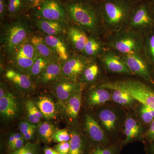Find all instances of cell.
Listing matches in <instances>:
<instances>
[{"label": "cell", "instance_id": "15", "mask_svg": "<svg viewBox=\"0 0 154 154\" xmlns=\"http://www.w3.org/2000/svg\"><path fill=\"white\" fill-rule=\"evenodd\" d=\"M64 22L46 19H37L35 24L38 29L47 35L56 36L64 33L66 28Z\"/></svg>", "mask_w": 154, "mask_h": 154}, {"label": "cell", "instance_id": "1", "mask_svg": "<svg viewBox=\"0 0 154 154\" xmlns=\"http://www.w3.org/2000/svg\"><path fill=\"white\" fill-rule=\"evenodd\" d=\"M134 5L132 0H103L99 11L108 28L118 29L129 22Z\"/></svg>", "mask_w": 154, "mask_h": 154}, {"label": "cell", "instance_id": "33", "mask_svg": "<svg viewBox=\"0 0 154 154\" xmlns=\"http://www.w3.org/2000/svg\"><path fill=\"white\" fill-rule=\"evenodd\" d=\"M99 72V66L96 64H94L87 67L84 70L83 72V77L86 81L91 82L96 79Z\"/></svg>", "mask_w": 154, "mask_h": 154}, {"label": "cell", "instance_id": "5", "mask_svg": "<svg viewBox=\"0 0 154 154\" xmlns=\"http://www.w3.org/2000/svg\"><path fill=\"white\" fill-rule=\"evenodd\" d=\"M28 31L27 25L20 20L9 25L5 33V45L7 51L14 53L17 47L27 39Z\"/></svg>", "mask_w": 154, "mask_h": 154}, {"label": "cell", "instance_id": "3", "mask_svg": "<svg viewBox=\"0 0 154 154\" xmlns=\"http://www.w3.org/2000/svg\"><path fill=\"white\" fill-rule=\"evenodd\" d=\"M106 87L108 89L125 91L134 100L154 110V91L140 81L125 80L108 82Z\"/></svg>", "mask_w": 154, "mask_h": 154}, {"label": "cell", "instance_id": "23", "mask_svg": "<svg viewBox=\"0 0 154 154\" xmlns=\"http://www.w3.org/2000/svg\"><path fill=\"white\" fill-rule=\"evenodd\" d=\"M109 92L104 88H99L90 92L88 97V103L91 105L96 106L104 104L110 100Z\"/></svg>", "mask_w": 154, "mask_h": 154}, {"label": "cell", "instance_id": "42", "mask_svg": "<svg viewBox=\"0 0 154 154\" xmlns=\"http://www.w3.org/2000/svg\"><path fill=\"white\" fill-rule=\"evenodd\" d=\"M22 138H23V135L21 133H16L11 135L9 138L8 141V146L14 143V142L17 140Z\"/></svg>", "mask_w": 154, "mask_h": 154}, {"label": "cell", "instance_id": "21", "mask_svg": "<svg viewBox=\"0 0 154 154\" xmlns=\"http://www.w3.org/2000/svg\"><path fill=\"white\" fill-rule=\"evenodd\" d=\"M5 77L20 89L28 90L32 87V82L30 78L17 71L9 69L6 72Z\"/></svg>", "mask_w": 154, "mask_h": 154}, {"label": "cell", "instance_id": "14", "mask_svg": "<svg viewBox=\"0 0 154 154\" xmlns=\"http://www.w3.org/2000/svg\"><path fill=\"white\" fill-rule=\"evenodd\" d=\"M30 40L40 56L45 59L49 63L57 62V60L59 58L48 45L44 38L33 35Z\"/></svg>", "mask_w": 154, "mask_h": 154}, {"label": "cell", "instance_id": "30", "mask_svg": "<svg viewBox=\"0 0 154 154\" xmlns=\"http://www.w3.org/2000/svg\"><path fill=\"white\" fill-rule=\"evenodd\" d=\"M113 91L112 99L119 105H130L134 101V99L127 92L119 90Z\"/></svg>", "mask_w": 154, "mask_h": 154}, {"label": "cell", "instance_id": "35", "mask_svg": "<svg viewBox=\"0 0 154 154\" xmlns=\"http://www.w3.org/2000/svg\"><path fill=\"white\" fill-rule=\"evenodd\" d=\"M52 141L57 143L69 141L70 134L66 129H58L54 131L52 136Z\"/></svg>", "mask_w": 154, "mask_h": 154}, {"label": "cell", "instance_id": "25", "mask_svg": "<svg viewBox=\"0 0 154 154\" xmlns=\"http://www.w3.org/2000/svg\"><path fill=\"white\" fill-rule=\"evenodd\" d=\"M14 53V55L24 56L34 60L40 56L30 40L27 39L17 47Z\"/></svg>", "mask_w": 154, "mask_h": 154}, {"label": "cell", "instance_id": "24", "mask_svg": "<svg viewBox=\"0 0 154 154\" xmlns=\"http://www.w3.org/2000/svg\"><path fill=\"white\" fill-rule=\"evenodd\" d=\"M141 128L137 122L131 117L127 118L125 123L124 132L125 139L124 143H128L140 133Z\"/></svg>", "mask_w": 154, "mask_h": 154}, {"label": "cell", "instance_id": "38", "mask_svg": "<svg viewBox=\"0 0 154 154\" xmlns=\"http://www.w3.org/2000/svg\"><path fill=\"white\" fill-rule=\"evenodd\" d=\"M54 149L59 154H69L70 149L69 141L58 143L54 146Z\"/></svg>", "mask_w": 154, "mask_h": 154}, {"label": "cell", "instance_id": "39", "mask_svg": "<svg viewBox=\"0 0 154 154\" xmlns=\"http://www.w3.org/2000/svg\"><path fill=\"white\" fill-rule=\"evenodd\" d=\"M36 127L35 124L31 123L30 122H28L24 121L20 123L19 129L20 133L23 135V134L29 131L30 130L36 128Z\"/></svg>", "mask_w": 154, "mask_h": 154}, {"label": "cell", "instance_id": "8", "mask_svg": "<svg viewBox=\"0 0 154 154\" xmlns=\"http://www.w3.org/2000/svg\"><path fill=\"white\" fill-rule=\"evenodd\" d=\"M87 60L81 56H73L65 61L62 66L63 78L75 81L87 67Z\"/></svg>", "mask_w": 154, "mask_h": 154}, {"label": "cell", "instance_id": "44", "mask_svg": "<svg viewBox=\"0 0 154 154\" xmlns=\"http://www.w3.org/2000/svg\"><path fill=\"white\" fill-rule=\"evenodd\" d=\"M149 48L152 59L154 62V34L152 35L149 39Z\"/></svg>", "mask_w": 154, "mask_h": 154}, {"label": "cell", "instance_id": "11", "mask_svg": "<svg viewBox=\"0 0 154 154\" xmlns=\"http://www.w3.org/2000/svg\"><path fill=\"white\" fill-rule=\"evenodd\" d=\"M80 88L74 81L63 78L56 84L54 91L59 99L66 101Z\"/></svg>", "mask_w": 154, "mask_h": 154}, {"label": "cell", "instance_id": "16", "mask_svg": "<svg viewBox=\"0 0 154 154\" xmlns=\"http://www.w3.org/2000/svg\"><path fill=\"white\" fill-rule=\"evenodd\" d=\"M68 36L75 49L83 52L89 38L85 31L78 27H70L68 30Z\"/></svg>", "mask_w": 154, "mask_h": 154}, {"label": "cell", "instance_id": "47", "mask_svg": "<svg viewBox=\"0 0 154 154\" xmlns=\"http://www.w3.org/2000/svg\"><path fill=\"white\" fill-rule=\"evenodd\" d=\"M35 131V128H33L30 130L28 132L23 134V137L24 139L26 140H30L33 137Z\"/></svg>", "mask_w": 154, "mask_h": 154}, {"label": "cell", "instance_id": "50", "mask_svg": "<svg viewBox=\"0 0 154 154\" xmlns=\"http://www.w3.org/2000/svg\"><path fill=\"white\" fill-rule=\"evenodd\" d=\"M150 154H154V142L152 144L150 148Z\"/></svg>", "mask_w": 154, "mask_h": 154}, {"label": "cell", "instance_id": "41", "mask_svg": "<svg viewBox=\"0 0 154 154\" xmlns=\"http://www.w3.org/2000/svg\"><path fill=\"white\" fill-rule=\"evenodd\" d=\"M24 138L19 139L15 141V142L8 146L9 148L11 150V152L14 151L21 149L24 145H25V140Z\"/></svg>", "mask_w": 154, "mask_h": 154}, {"label": "cell", "instance_id": "46", "mask_svg": "<svg viewBox=\"0 0 154 154\" xmlns=\"http://www.w3.org/2000/svg\"><path fill=\"white\" fill-rule=\"evenodd\" d=\"M7 5H6L5 0H0V16L3 17L5 13Z\"/></svg>", "mask_w": 154, "mask_h": 154}, {"label": "cell", "instance_id": "9", "mask_svg": "<svg viewBox=\"0 0 154 154\" xmlns=\"http://www.w3.org/2000/svg\"><path fill=\"white\" fill-rule=\"evenodd\" d=\"M152 22L151 16L146 5H135L130 19L131 26L135 29H140L149 25Z\"/></svg>", "mask_w": 154, "mask_h": 154}, {"label": "cell", "instance_id": "29", "mask_svg": "<svg viewBox=\"0 0 154 154\" xmlns=\"http://www.w3.org/2000/svg\"><path fill=\"white\" fill-rule=\"evenodd\" d=\"M27 5L26 0H8L7 5V11L11 17L19 15Z\"/></svg>", "mask_w": 154, "mask_h": 154}, {"label": "cell", "instance_id": "26", "mask_svg": "<svg viewBox=\"0 0 154 154\" xmlns=\"http://www.w3.org/2000/svg\"><path fill=\"white\" fill-rule=\"evenodd\" d=\"M99 119L106 129L110 132L114 131L117 118L115 113L109 109L102 110L99 114Z\"/></svg>", "mask_w": 154, "mask_h": 154}, {"label": "cell", "instance_id": "31", "mask_svg": "<svg viewBox=\"0 0 154 154\" xmlns=\"http://www.w3.org/2000/svg\"><path fill=\"white\" fill-rule=\"evenodd\" d=\"M49 63L44 58L38 56L34 61L33 65L28 70L30 75L33 76H38L47 66Z\"/></svg>", "mask_w": 154, "mask_h": 154}, {"label": "cell", "instance_id": "17", "mask_svg": "<svg viewBox=\"0 0 154 154\" xmlns=\"http://www.w3.org/2000/svg\"><path fill=\"white\" fill-rule=\"evenodd\" d=\"M61 71L62 66L58 62L50 63L38 76L37 82L45 84L55 81L61 75Z\"/></svg>", "mask_w": 154, "mask_h": 154}, {"label": "cell", "instance_id": "28", "mask_svg": "<svg viewBox=\"0 0 154 154\" xmlns=\"http://www.w3.org/2000/svg\"><path fill=\"white\" fill-rule=\"evenodd\" d=\"M54 131V125L47 122L41 123L38 127L39 134L47 143H51L52 141V136Z\"/></svg>", "mask_w": 154, "mask_h": 154}, {"label": "cell", "instance_id": "45", "mask_svg": "<svg viewBox=\"0 0 154 154\" xmlns=\"http://www.w3.org/2000/svg\"><path fill=\"white\" fill-rule=\"evenodd\" d=\"M43 0H26L27 5L31 8H37Z\"/></svg>", "mask_w": 154, "mask_h": 154}, {"label": "cell", "instance_id": "36", "mask_svg": "<svg viewBox=\"0 0 154 154\" xmlns=\"http://www.w3.org/2000/svg\"><path fill=\"white\" fill-rule=\"evenodd\" d=\"M14 60L16 64L20 68L23 69H29L35 60L24 56L14 55Z\"/></svg>", "mask_w": 154, "mask_h": 154}, {"label": "cell", "instance_id": "49", "mask_svg": "<svg viewBox=\"0 0 154 154\" xmlns=\"http://www.w3.org/2000/svg\"><path fill=\"white\" fill-rule=\"evenodd\" d=\"M8 92H7L6 91L5 88L4 87L2 84L1 83V88H0V98H2L5 96L6 94H8Z\"/></svg>", "mask_w": 154, "mask_h": 154}, {"label": "cell", "instance_id": "48", "mask_svg": "<svg viewBox=\"0 0 154 154\" xmlns=\"http://www.w3.org/2000/svg\"><path fill=\"white\" fill-rule=\"evenodd\" d=\"M44 154H59L55 149L48 147L44 149Z\"/></svg>", "mask_w": 154, "mask_h": 154}, {"label": "cell", "instance_id": "32", "mask_svg": "<svg viewBox=\"0 0 154 154\" xmlns=\"http://www.w3.org/2000/svg\"><path fill=\"white\" fill-rule=\"evenodd\" d=\"M101 45L99 42L93 37H89L83 52L88 56H94L99 52Z\"/></svg>", "mask_w": 154, "mask_h": 154}, {"label": "cell", "instance_id": "13", "mask_svg": "<svg viewBox=\"0 0 154 154\" xmlns=\"http://www.w3.org/2000/svg\"><path fill=\"white\" fill-rule=\"evenodd\" d=\"M85 126L88 135L94 141L103 143L106 141L104 131L93 116L88 114L86 115Z\"/></svg>", "mask_w": 154, "mask_h": 154}, {"label": "cell", "instance_id": "10", "mask_svg": "<svg viewBox=\"0 0 154 154\" xmlns=\"http://www.w3.org/2000/svg\"><path fill=\"white\" fill-rule=\"evenodd\" d=\"M102 60L110 71L117 73L133 74L128 67L121 57L113 53L107 52L102 57Z\"/></svg>", "mask_w": 154, "mask_h": 154}, {"label": "cell", "instance_id": "12", "mask_svg": "<svg viewBox=\"0 0 154 154\" xmlns=\"http://www.w3.org/2000/svg\"><path fill=\"white\" fill-rule=\"evenodd\" d=\"M18 107L15 97L8 93L2 98H0V113L5 119L14 118L18 113Z\"/></svg>", "mask_w": 154, "mask_h": 154}, {"label": "cell", "instance_id": "20", "mask_svg": "<svg viewBox=\"0 0 154 154\" xmlns=\"http://www.w3.org/2000/svg\"><path fill=\"white\" fill-rule=\"evenodd\" d=\"M70 149L69 154H86L88 143L80 134L75 131L70 132Z\"/></svg>", "mask_w": 154, "mask_h": 154}, {"label": "cell", "instance_id": "4", "mask_svg": "<svg viewBox=\"0 0 154 154\" xmlns=\"http://www.w3.org/2000/svg\"><path fill=\"white\" fill-rule=\"evenodd\" d=\"M113 48L122 54L139 53L142 47V42L139 35L129 31L119 32L110 41Z\"/></svg>", "mask_w": 154, "mask_h": 154}, {"label": "cell", "instance_id": "2", "mask_svg": "<svg viewBox=\"0 0 154 154\" xmlns=\"http://www.w3.org/2000/svg\"><path fill=\"white\" fill-rule=\"evenodd\" d=\"M66 11L71 19L89 31L95 32L98 28L99 14L87 2L75 1L69 3Z\"/></svg>", "mask_w": 154, "mask_h": 154}, {"label": "cell", "instance_id": "37", "mask_svg": "<svg viewBox=\"0 0 154 154\" xmlns=\"http://www.w3.org/2000/svg\"><path fill=\"white\" fill-rule=\"evenodd\" d=\"M140 115L145 123H151L154 119V110L148 106L143 105L140 109Z\"/></svg>", "mask_w": 154, "mask_h": 154}, {"label": "cell", "instance_id": "43", "mask_svg": "<svg viewBox=\"0 0 154 154\" xmlns=\"http://www.w3.org/2000/svg\"><path fill=\"white\" fill-rule=\"evenodd\" d=\"M146 135L149 140L154 142V119L151 123L150 126L146 133Z\"/></svg>", "mask_w": 154, "mask_h": 154}, {"label": "cell", "instance_id": "19", "mask_svg": "<svg viewBox=\"0 0 154 154\" xmlns=\"http://www.w3.org/2000/svg\"><path fill=\"white\" fill-rule=\"evenodd\" d=\"M82 98V91L80 88L68 99L66 112L69 118L71 119L77 118L81 109Z\"/></svg>", "mask_w": 154, "mask_h": 154}, {"label": "cell", "instance_id": "6", "mask_svg": "<svg viewBox=\"0 0 154 154\" xmlns=\"http://www.w3.org/2000/svg\"><path fill=\"white\" fill-rule=\"evenodd\" d=\"M65 9L57 0H43L37 7L36 17L37 19L64 22L66 21Z\"/></svg>", "mask_w": 154, "mask_h": 154}, {"label": "cell", "instance_id": "22", "mask_svg": "<svg viewBox=\"0 0 154 154\" xmlns=\"http://www.w3.org/2000/svg\"><path fill=\"white\" fill-rule=\"evenodd\" d=\"M42 115L48 119L55 118V108L54 102L47 96H42L39 98L36 103Z\"/></svg>", "mask_w": 154, "mask_h": 154}, {"label": "cell", "instance_id": "34", "mask_svg": "<svg viewBox=\"0 0 154 154\" xmlns=\"http://www.w3.org/2000/svg\"><path fill=\"white\" fill-rule=\"evenodd\" d=\"M39 148L36 143L28 142L17 150L11 152L9 154H38Z\"/></svg>", "mask_w": 154, "mask_h": 154}, {"label": "cell", "instance_id": "7", "mask_svg": "<svg viewBox=\"0 0 154 154\" xmlns=\"http://www.w3.org/2000/svg\"><path fill=\"white\" fill-rule=\"evenodd\" d=\"M121 58L133 74L149 81L150 75L147 66L139 53L122 54Z\"/></svg>", "mask_w": 154, "mask_h": 154}, {"label": "cell", "instance_id": "27", "mask_svg": "<svg viewBox=\"0 0 154 154\" xmlns=\"http://www.w3.org/2000/svg\"><path fill=\"white\" fill-rule=\"evenodd\" d=\"M26 108L28 121L34 124L40 122L43 115L37 106L32 101L29 100L27 102Z\"/></svg>", "mask_w": 154, "mask_h": 154}, {"label": "cell", "instance_id": "40", "mask_svg": "<svg viewBox=\"0 0 154 154\" xmlns=\"http://www.w3.org/2000/svg\"><path fill=\"white\" fill-rule=\"evenodd\" d=\"M92 154H117L116 150L114 147L102 148L98 147L94 150Z\"/></svg>", "mask_w": 154, "mask_h": 154}, {"label": "cell", "instance_id": "18", "mask_svg": "<svg viewBox=\"0 0 154 154\" xmlns=\"http://www.w3.org/2000/svg\"><path fill=\"white\" fill-rule=\"evenodd\" d=\"M44 38L48 45L57 55L59 59L66 61L69 58L66 46L59 38L56 36L47 35Z\"/></svg>", "mask_w": 154, "mask_h": 154}]
</instances>
